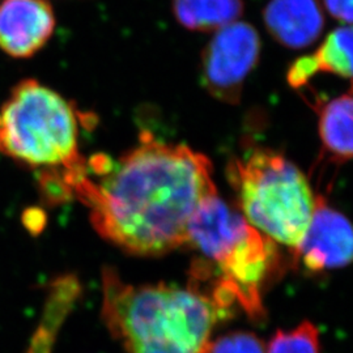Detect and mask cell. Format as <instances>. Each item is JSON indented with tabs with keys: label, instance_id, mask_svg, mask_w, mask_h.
I'll list each match as a JSON object with an SVG mask.
<instances>
[{
	"label": "cell",
	"instance_id": "6da1fadb",
	"mask_svg": "<svg viewBox=\"0 0 353 353\" xmlns=\"http://www.w3.org/2000/svg\"><path fill=\"white\" fill-rule=\"evenodd\" d=\"M89 166L100 181L87 169L72 196L88 207L102 239L132 255L161 256L185 246L192 214L217 194L207 156L147 135L117 161L102 154Z\"/></svg>",
	"mask_w": 353,
	"mask_h": 353
},
{
	"label": "cell",
	"instance_id": "7a4b0ae2",
	"mask_svg": "<svg viewBox=\"0 0 353 353\" xmlns=\"http://www.w3.org/2000/svg\"><path fill=\"white\" fill-rule=\"evenodd\" d=\"M229 312L199 283L188 287L127 284L102 270V319L126 353H205L214 326Z\"/></svg>",
	"mask_w": 353,
	"mask_h": 353
},
{
	"label": "cell",
	"instance_id": "3957f363",
	"mask_svg": "<svg viewBox=\"0 0 353 353\" xmlns=\"http://www.w3.org/2000/svg\"><path fill=\"white\" fill-rule=\"evenodd\" d=\"M228 181L246 221L296 252L316 210V195L303 172L278 152L259 148L230 160Z\"/></svg>",
	"mask_w": 353,
	"mask_h": 353
},
{
	"label": "cell",
	"instance_id": "277c9868",
	"mask_svg": "<svg viewBox=\"0 0 353 353\" xmlns=\"http://www.w3.org/2000/svg\"><path fill=\"white\" fill-rule=\"evenodd\" d=\"M76 113L55 90L28 79L0 106V153L33 169H72L77 150Z\"/></svg>",
	"mask_w": 353,
	"mask_h": 353
},
{
	"label": "cell",
	"instance_id": "5b68a950",
	"mask_svg": "<svg viewBox=\"0 0 353 353\" xmlns=\"http://www.w3.org/2000/svg\"><path fill=\"white\" fill-rule=\"evenodd\" d=\"M261 38L254 26L234 21L214 32L202 55V76L216 99L239 103L242 85L258 64Z\"/></svg>",
	"mask_w": 353,
	"mask_h": 353
},
{
	"label": "cell",
	"instance_id": "8992f818",
	"mask_svg": "<svg viewBox=\"0 0 353 353\" xmlns=\"http://www.w3.org/2000/svg\"><path fill=\"white\" fill-rule=\"evenodd\" d=\"M352 227L348 219L331 208L323 196H316V210L293 261L310 272L338 270L351 263Z\"/></svg>",
	"mask_w": 353,
	"mask_h": 353
},
{
	"label": "cell",
	"instance_id": "52a82bcc",
	"mask_svg": "<svg viewBox=\"0 0 353 353\" xmlns=\"http://www.w3.org/2000/svg\"><path fill=\"white\" fill-rule=\"evenodd\" d=\"M55 29V14L45 0L0 3V49L13 58H29L41 50Z\"/></svg>",
	"mask_w": 353,
	"mask_h": 353
},
{
	"label": "cell",
	"instance_id": "ba28073f",
	"mask_svg": "<svg viewBox=\"0 0 353 353\" xmlns=\"http://www.w3.org/2000/svg\"><path fill=\"white\" fill-rule=\"evenodd\" d=\"M268 33L292 50H301L321 37L325 14L319 0H270L263 11Z\"/></svg>",
	"mask_w": 353,
	"mask_h": 353
},
{
	"label": "cell",
	"instance_id": "9c48e42d",
	"mask_svg": "<svg viewBox=\"0 0 353 353\" xmlns=\"http://www.w3.org/2000/svg\"><path fill=\"white\" fill-rule=\"evenodd\" d=\"M352 114L351 90L325 103L319 110V137L323 153L334 163L344 164L352 157Z\"/></svg>",
	"mask_w": 353,
	"mask_h": 353
},
{
	"label": "cell",
	"instance_id": "30bf717a",
	"mask_svg": "<svg viewBox=\"0 0 353 353\" xmlns=\"http://www.w3.org/2000/svg\"><path fill=\"white\" fill-rule=\"evenodd\" d=\"M176 21L189 30L217 32L239 21L243 13L242 0H173Z\"/></svg>",
	"mask_w": 353,
	"mask_h": 353
},
{
	"label": "cell",
	"instance_id": "8fae6325",
	"mask_svg": "<svg viewBox=\"0 0 353 353\" xmlns=\"http://www.w3.org/2000/svg\"><path fill=\"white\" fill-rule=\"evenodd\" d=\"M352 28L341 26L331 32L316 54L307 55L313 75L328 72L334 75L352 77Z\"/></svg>",
	"mask_w": 353,
	"mask_h": 353
},
{
	"label": "cell",
	"instance_id": "7c38bea8",
	"mask_svg": "<svg viewBox=\"0 0 353 353\" xmlns=\"http://www.w3.org/2000/svg\"><path fill=\"white\" fill-rule=\"evenodd\" d=\"M267 353H321L319 331L312 322H303L290 331H278Z\"/></svg>",
	"mask_w": 353,
	"mask_h": 353
},
{
	"label": "cell",
	"instance_id": "4fadbf2b",
	"mask_svg": "<svg viewBox=\"0 0 353 353\" xmlns=\"http://www.w3.org/2000/svg\"><path fill=\"white\" fill-rule=\"evenodd\" d=\"M205 353H265V347L255 334L234 331L210 341Z\"/></svg>",
	"mask_w": 353,
	"mask_h": 353
},
{
	"label": "cell",
	"instance_id": "5bb4252c",
	"mask_svg": "<svg viewBox=\"0 0 353 353\" xmlns=\"http://www.w3.org/2000/svg\"><path fill=\"white\" fill-rule=\"evenodd\" d=\"M323 7L334 19L343 24L352 23V0H323Z\"/></svg>",
	"mask_w": 353,
	"mask_h": 353
}]
</instances>
